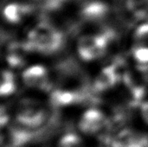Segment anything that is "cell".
<instances>
[{"label": "cell", "mask_w": 148, "mask_h": 147, "mask_svg": "<svg viewBox=\"0 0 148 147\" xmlns=\"http://www.w3.org/2000/svg\"><path fill=\"white\" fill-rule=\"evenodd\" d=\"M37 4L47 10H56L61 8L68 0H35Z\"/></svg>", "instance_id": "cell-13"}, {"label": "cell", "mask_w": 148, "mask_h": 147, "mask_svg": "<svg viewBox=\"0 0 148 147\" xmlns=\"http://www.w3.org/2000/svg\"><path fill=\"white\" fill-rule=\"evenodd\" d=\"M134 56L140 64V69L146 70L148 66V47L139 46L134 50Z\"/></svg>", "instance_id": "cell-11"}, {"label": "cell", "mask_w": 148, "mask_h": 147, "mask_svg": "<svg viewBox=\"0 0 148 147\" xmlns=\"http://www.w3.org/2000/svg\"><path fill=\"white\" fill-rule=\"evenodd\" d=\"M32 9V6L24 3H10L3 10V16L9 23H17L29 15Z\"/></svg>", "instance_id": "cell-8"}, {"label": "cell", "mask_w": 148, "mask_h": 147, "mask_svg": "<svg viewBox=\"0 0 148 147\" xmlns=\"http://www.w3.org/2000/svg\"><path fill=\"white\" fill-rule=\"evenodd\" d=\"M82 140L80 137L75 133H67L62 136L59 141L58 147H81Z\"/></svg>", "instance_id": "cell-12"}, {"label": "cell", "mask_w": 148, "mask_h": 147, "mask_svg": "<svg viewBox=\"0 0 148 147\" xmlns=\"http://www.w3.org/2000/svg\"><path fill=\"white\" fill-rule=\"evenodd\" d=\"M119 79L120 75L117 71V65L114 63L101 70L96 77L93 87L96 92H102L114 87L118 82Z\"/></svg>", "instance_id": "cell-6"}, {"label": "cell", "mask_w": 148, "mask_h": 147, "mask_svg": "<svg viewBox=\"0 0 148 147\" xmlns=\"http://www.w3.org/2000/svg\"><path fill=\"white\" fill-rule=\"evenodd\" d=\"M23 80L26 86L48 91L51 88L47 70L44 67L32 66L23 73Z\"/></svg>", "instance_id": "cell-5"}, {"label": "cell", "mask_w": 148, "mask_h": 147, "mask_svg": "<svg viewBox=\"0 0 148 147\" xmlns=\"http://www.w3.org/2000/svg\"><path fill=\"white\" fill-rule=\"evenodd\" d=\"M7 115H5L4 113V111H3V108H2V111H1V125L2 126H4V124L7 122Z\"/></svg>", "instance_id": "cell-16"}, {"label": "cell", "mask_w": 148, "mask_h": 147, "mask_svg": "<svg viewBox=\"0 0 148 147\" xmlns=\"http://www.w3.org/2000/svg\"><path fill=\"white\" fill-rule=\"evenodd\" d=\"M135 39L139 43L148 42V23L141 24L135 31Z\"/></svg>", "instance_id": "cell-14"}, {"label": "cell", "mask_w": 148, "mask_h": 147, "mask_svg": "<svg viewBox=\"0 0 148 147\" xmlns=\"http://www.w3.org/2000/svg\"><path fill=\"white\" fill-rule=\"evenodd\" d=\"M47 112L34 103L23 105L16 115V122L30 129H39L48 120Z\"/></svg>", "instance_id": "cell-3"}, {"label": "cell", "mask_w": 148, "mask_h": 147, "mask_svg": "<svg viewBox=\"0 0 148 147\" xmlns=\"http://www.w3.org/2000/svg\"><path fill=\"white\" fill-rule=\"evenodd\" d=\"M64 44L62 33L47 22L38 23L28 35L24 43L28 51L33 50L42 54H53L60 50Z\"/></svg>", "instance_id": "cell-1"}, {"label": "cell", "mask_w": 148, "mask_h": 147, "mask_svg": "<svg viewBox=\"0 0 148 147\" xmlns=\"http://www.w3.org/2000/svg\"><path fill=\"white\" fill-rule=\"evenodd\" d=\"M141 114L144 120L148 124V101L145 102L141 106Z\"/></svg>", "instance_id": "cell-15"}, {"label": "cell", "mask_w": 148, "mask_h": 147, "mask_svg": "<svg viewBox=\"0 0 148 147\" xmlns=\"http://www.w3.org/2000/svg\"><path fill=\"white\" fill-rule=\"evenodd\" d=\"M108 14V6L103 2L93 1L88 3L82 10V16L88 22H102Z\"/></svg>", "instance_id": "cell-7"}, {"label": "cell", "mask_w": 148, "mask_h": 147, "mask_svg": "<svg viewBox=\"0 0 148 147\" xmlns=\"http://www.w3.org/2000/svg\"><path fill=\"white\" fill-rule=\"evenodd\" d=\"M115 36L113 29H107L99 35L82 36L78 42V52L85 61H92L102 56L110 40Z\"/></svg>", "instance_id": "cell-2"}, {"label": "cell", "mask_w": 148, "mask_h": 147, "mask_svg": "<svg viewBox=\"0 0 148 147\" xmlns=\"http://www.w3.org/2000/svg\"><path fill=\"white\" fill-rule=\"evenodd\" d=\"M109 120L99 110L90 109L88 110L82 117L79 127L82 132L86 134H95L105 127L109 126Z\"/></svg>", "instance_id": "cell-4"}, {"label": "cell", "mask_w": 148, "mask_h": 147, "mask_svg": "<svg viewBox=\"0 0 148 147\" xmlns=\"http://www.w3.org/2000/svg\"><path fill=\"white\" fill-rule=\"evenodd\" d=\"M50 103L54 107L68 106L79 103L78 90H62L57 89L50 95Z\"/></svg>", "instance_id": "cell-9"}, {"label": "cell", "mask_w": 148, "mask_h": 147, "mask_svg": "<svg viewBox=\"0 0 148 147\" xmlns=\"http://www.w3.org/2000/svg\"><path fill=\"white\" fill-rule=\"evenodd\" d=\"M16 89V84L14 81V75L11 72L4 70L2 73L1 88L0 92L3 96L10 95L14 93Z\"/></svg>", "instance_id": "cell-10"}]
</instances>
